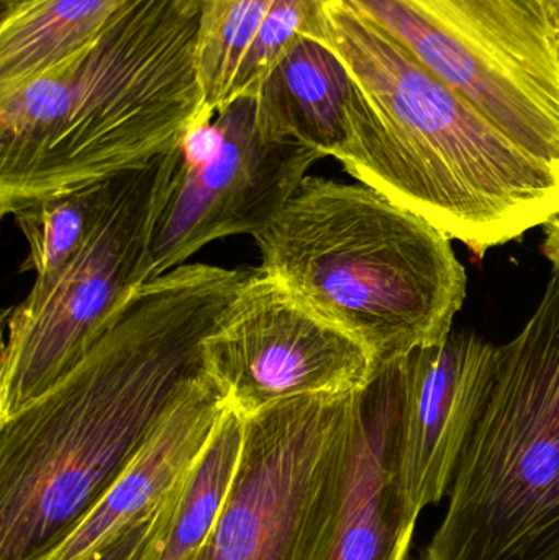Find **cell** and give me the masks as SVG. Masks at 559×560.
I'll list each match as a JSON object with an SVG mask.
<instances>
[{
	"mask_svg": "<svg viewBox=\"0 0 559 560\" xmlns=\"http://www.w3.org/2000/svg\"><path fill=\"white\" fill-rule=\"evenodd\" d=\"M206 372L184 385L147 443L81 528L46 560H85L183 482L229 408Z\"/></svg>",
	"mask_w": 559,
	"mask_h": 560,
	"instance_id": "obj_12",
	"label": "cell"
},
{
	"mask_svg": "<svg viewBox=\"0 0 559 560\" xmlns=\"http://www.w3.org/2000/svg\"><path fill=\"white\" fill-rule=\"evenodd\" d=\"M177 487L161 505L147 515L133 520L107 545L102 546L85 560H150L151 546L170 515Z\"/></svg>",
	"mask_w": 559,
	"mask_h": 560,
	"instance_id": "obj_20",
	"label": "cell"
},
{
	"mask_svg": "<svg viewBox=\"0 0 559 560\" xmlns=\"http://www.w3.org/2000/svg\"><path fill=\"white\" fill-rule=\"evenodd\" d=\"M202 359L243 418L291 398L360 390L376 372L361 342L261 269L203 339Z\"/></svg>",
	"mask_w": 559,
	"mask_h": 560,
	"instance_id": "obj_10",
	"label": "cell"
},
{
	"mask_svg": "<svg viewBox=\"0 0 559 560\" xmlns=\"http://www.w3.org/2000/svg\"><path fill=\"white\" fill-rule=\"evenodd\" d=\"M312 0H275L236 78L235 94L255 95L269 72L302 38Z\"/></svg>",
	"mask_w": 559,
	"mask_h": 560,
	"instance_id": "obj_19",
	"label": "cell"
},
{
	"mask_svg": "<svg viewBox=\"0 0 559 560\" xmlns=\"http://www.w3.org/2000/svg\"><path fill=\"white\" fill-rule=\"evenodd\" d=\"M302 36L337 52L364 97L345 171L473 255L559 213V170L532 156L396 39L337 0H312Z\"/></svg>",
	"mask_w": 559,
	"mask_h": 560,
	"instance_id": "obj_2",
	"label": "cell"
},
{
	"mask_svg": "<svg viewBox=\"0 0 559 560\" xmlns=\"http://www.w3.org/2000/svg\"><path fill=\"white\" fill-rule=\"evenodd\" d=\"M479 336L455 331L406 358L404 469L417 513L449 493L463 434L466 372Z\"/></svg>",
	"mask_w": 559,
	"mask_h": 560,
	"instance_id": "obj_13",
	"label": "cell"
},
{
	"mask_svg": "<svg viewBox=\"0 0 559 560\" xmlns=\"http://www.w3.org/2000/svg\"><path fill=\"white\" fill-rule=\"evenodd\" d=\"M252 271L184 265L141 287L35 401L0 421V560H46L101 505Z\"/></svg>",
	"mask_w": 559,
	"mask_h": 560,
	"instance_id": "obj_1",
	"label": "cell"
},
{
	"mask_svg": "<svg viewBox=\"0 0 559 560\" xmlns=\"http://www.w3.org/2000/svg\"><path fill=\"white\" fill-rule=\"evenodd\" d=\"M206 0H128L74 58L0 91V212L114 179L170 153L206 112Z\"/></svg>",
	"mask_w": 559,
	"mask_h": 560,
	"instance_id": "obj_3",
	"label": "cell"
},
{
	"mask_svg": "<svg viewBox=\"0 0 559 560\" xmlns=\"http://www.w3.org/2000/svg\"><path fill=\"white\" fill-rule=\"evenodd\" d=\"M245 418L226 408L207 446L177 487L151 546L150 560H189L206 542L225 505L242 454Z\"/></svg>",
	"mask_w": 559,
	"mask_h": 560,
	"instance_id": "obj_16",
	"label": "cell"
},
{
	"mask_svg": "<svg viewBox=\"0 0 559 560\" xmlns=\"http://www.w3.org/2000/svg\"><path fill=\"white\" fill-rule=\"evenodd\" d=\"M406 358L358 390L343 502L328 560H407L419 513L404 469Z\"/></svg>",
	"mask_w": 559,
	"mask_h": 560,
	"instance_id": "obj_11",
	"label": "cell"
},
{
	"mask_svg": "<svg viewBox=\"0 0 559 560\" xmlns=\"http://www.w3.org/2000/svg\"><path fill=\"white\" fill-rule=\"evenodd\" d=\"M167 154L124 174L104 219L78 255L5 313L0 421L74 368L150 282V245Z\"/></svg>",
	"mask_w": 559,
	"mask_h": 560,
	"instance_id": "obj_8",
	"label": "cell"
},
{
	"mask_svg": "<svg viewBox=\"0 0 559 560\" xmlns=\"http://www.w3.org/2000/svg\"><path fill=\"white\" fill-rule=\"evenodd\" d=\"M357 394L291 398L246 417L232 489L189 560H328Z\"/></svg>",
	"mask_w": 559,
	"mask_h": 560,
	"instance_id": "obj_7",
	"label": "cell"
},
{
	"mask_svg": "<svg viewBox=\"0 0 559 560\" xmlns=\"http://www.w3.org/2000/svg\"><path fill=\"white\" fill-rule=\"evenodd\" d=\"M255 242L259 269L353 336L376 369L449 338L466 300L452 238L363 184L305 177Z\"/></svg>",
	"mask_w": 559,
	"mask_h": 560,
	"instance_id": "obj_4",
	"label": "cell"
},
{
	"mask_svg": "<svg viewBox=\"0 0 559 560\" xmlns=\"http://www.w3.org/2000/svg\"><path fill=\"white\" fill-rule=\"evenodd\" d=\"M559 170V43L544 0H337Z\"/></svg>",
	"mask_w": 559,
	"mask_h": 560,
	"instance_id": "obj_6",
	"label": "cell"
},
{
	"mask_svg": "<svg viewBox=\"0 0 559 560\" xmlns=\"http://www.w3.org/2000/svg\"><path fill=\"white\" fill-rule=\"evenodd\" d=\"M545 229L544 255L555 268V272H559V213L555 215Z\"/></svg>",
	"mask_w": 559,
	"mask_h": 560,
	"instance_id": "obj_21",
	"label": "cell"
},
{
	"mask_svg": "<svg viewBox=\"0 0 559 560\" xmlns=\"http://www.w3.org/2000/svg\"><path fill=\"white\" fill-rule=\"evenodd\" d=\"M121 176L56 194L13 213L28 245L33 283L48 282L78 255L104 219Z\"/></svg>",
	"mask_w": 559,
	"mask_h": 560,
	"instance_id": "obj_17",
	"label": "cell"
},
{
	"mask_svg": "<svg viewBox=\"0 0 559 560\" xmlns=\"http://www.w3.org/2000/svg\"><path fill=\"white\" fill-rule=\"evenodd\" d=\"M322 154L259 130L255 95L202 115L167 153L150 245V282L226 236L265 232Z\"/></svg>",
	"mask_w": 559,
	"mask_h": 560,
	"instance_id": "obj_9",
	"label": "cell"
},
{
	"mask_svg": "<svg viewBox=\"0 0 559 560\" xmlns=\"http://www.w3.org/2000/svg\"><path fill=\"white\" fill-rule=\"evenodd\" d=\"M28 2H32V0H0V15L12 12V10L19 9V7Z\"/></svg>",
	"mask_w": 559,
	"mask_h": 560,
	"instance_id": "obj_23",
	"label": "cell"
},
{
	"mask_svg": "<svg viewBox=\"0 0 559 560\" xmlns=\"http://www.w3.org/2000/svg\"><path fill=\"white\" fill-rule=\"evenodd\" d=\"M449 509L420 560H559V272L466 377Z\"/></svg>",
	"mask_w": 559,
	"mask_h": 560,
	"instance_id": "obj_5",
	"label": "cell"
},
{
	"mask_svg": "<svg viewBox=\"0 0 559 560\" xmlns=\"http://www.w3.org/2000/svg\"><path fill=\"white\" fill-rule=\"evenodd\" d=\"M545 10H547L548 20H550L551 30L555 38L559 43V0H544Z\"/></svg>",
	"mask_w": 559,
	"mask_h": 560,
	"instance_id": "obj_22",
	"label": "cell"
},
{
	"mask_svg": "<svg viewBox=\"0 0 559 560\" xmlns=\"http://www.w3.org/2000/svg\"><path fill=\"white\" fill-rule=\"evenodd\" d=\"M256 120L271 140L295 141L347 163L363 94L337 52L302 36L259 85Z\"/></svg>",
	"mask_w": 559,
	"mask_h": 560,
	"instance_id": "obj_14",
	"label": "cell"
},
{
	"mask_svg": "<svg viewBox=\"0 0 559 560\" xmlns=\"http://www.w3.org/2000/svg\"><path fill=\"white\" fill-rule=\"evenodd\" d=\"M128 0H32L0 15V91L74 58Z\"/></svg>",
	"mask_w": 559,
	"mask_h": 560,
	"instance_id": "obj_15",
	"label": "cell"
},
{
	"mask_svg": "<svg viewBox=\"0 0 559 560\" xmlns=\"http://www.w3.org/2000/svg\"><path fill=\"white\" fill-rule=\"evenodd\" d=\"M275 0H206L197 38V69L207 114L235 94L243 59Z\"/></svg>",
	"mask_w": 559,
	"mask_h": 560,
	"instance_id": "obj_18",
	"label": "cell"
}]
</instances>
